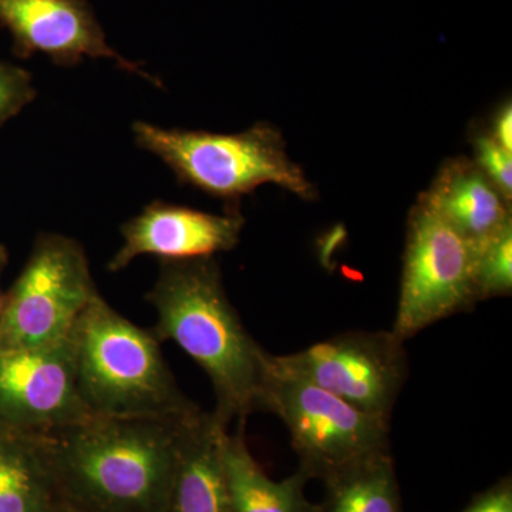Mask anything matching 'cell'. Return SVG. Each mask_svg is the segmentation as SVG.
Here are the masks:
<instances>
[{"label": "cell", "mask_w": 512, "mask_h": 512, "mask_svg": "<svg viewBox=\"0 0 512 512\" xmlns=\"http://www.w3.org/2000/svg\"><path fill=\"white\" fill-rule=\"evenodd\" d=\"M190 416L92 417L46 434L62 500L92 512H165Z\"/></svg>", "instance_id": "cell-1"}, {"label": "cell", "mask_w": 512, "mask_h": 512, "mask_svg": "<svg viewBox=\"0 0 512 512\" xmlns=\"http://www.w3.org/2000/svg\"><path fill=\"white\" fill-rule=\"evenodd\" d=\"M147 301L157 312L158 342L173 340L210 377L225 426L261 409L269 353L229 302L214 256L161 262Z\"/></svg>", "instance_id": "cell-2"}, {"label": "cell", "mask_w": 512, "mask_h": 512, "mask_svg": "<svg viewBox=\"0 0 512 512\" xmlns=\"http://www.w3.org/2000/svg\"><path fill=\"white\" fill-rule=\"evenodd\" d=\"M77 389L94 417H185L200 410L178 386L160 342L97 293L73 328Z\"/></svg>", "instance_id": "cell-3"}, {"label": "cell", "mask_w": 512, "mask_h": 512, "mask_svg": "<svg viewBox=\"0 0 512 512\" xmlns=\"http://www.w3.org/2000/svg\"><path fill=\"white\" fill-rule=\"evenodd\" d=\"M138 147L160 158L183 183L225 200H237L264 184L303 200L318 195L301 165L286 151L278 128L258 123L235 134L180 130L137 121Z\"/></svg>", "instance_id": "cell-4"}, {"label": "cell", "mask_w": 512, "mask_h": 512, "mask_svg": "<svg viewBox=\"0 0 512 512\" xmlns=\"http://www.w3.org/2000/svg\"><path fill=\"white\" fill-rule=\"evenodd\" d=\"M262 410L275 413L291 434L306 476L325 478L357 458L389 450L390 420L291 375L269 353Z\"/></svg>", "instance_id": "cell-5"}, {"label": "cell", "mask_w": 512, "mask_h": 512, "mask_svg": "<svg viewBox=\"0 0 512 512\" xmlns=\"http://www.w3.org/2000/svg\"><path fill=\"white\" fill-rule=\"evenodd\" d=\"M97 293L82 245L64 235H42L5 296L0 350L35 349L66 338Z\"/></svg>", "instance_id": "cell-6"}, {"label": "cell", "mask_w": 512, "mask_h": 512, "mask_svg": "<svg viewBox=\"0 0 512 512\" xmlns=\"http://www.w3.org/2000/svg\"><path fill=\"white\" fill-rule=\"evenodd\" d=\"M476 245L417 200L407 220L399 306L392 332L402 342L476 305Z\"/></svg>", "instance_id": "cell-7"}, {"label": "cell", "mask_w": 512, "mask_h": 512, "mask_svg": "<svg viewBox=\"0 0 512 512\" xmlns=\"http://www.w3.org/2000/svg\"><path fill=\"white\" fill-rule=\"evenodd\" d=\"M274 360L291 375L386 420H392L409 370L404 342L392 330L342 333Z\"/></svg>", "instance_id": "cell-8"}, {"label": "cell", "mask_w": 512, "mask_h": 512, "mask_svg": "<svg viewBox=\"0 0 512 512\" xmlns=\"http://www.w3.org/2000/svg\"><path fill=\"white\" fill-rule=\"evenodd\" d=\"M77 389L76 343L0 350V429L49 434L92 419Z\"/></svg>", "instance_id": "cell-9"}, {"label": "cell", "mask_w": 512, "mask_h": 512, "mask_svg": "<svg viewBox=\"0 0 512 512\" xmlns=\"http://www.w3.org/2000/svg\"><path fill=\"white\" fill-rule=\"evenodd\" d=\"M0 25L9 30L23 57L39 53L63 66L84 59L110 60L120 69L160 86L140 64L111 47L86 0H0Z\"/></svg>", "instance_id": "cell-10"}, {"label": "cell", "mask_w": 512, "mask_h": 512, "mask_svg": "<svg viewBox=\"0 0 512 512\" xmlns=\"http://www.w3.org/2000/svg\"><path fill=\"white\" fill-rule=\"evenodd\" d=\"M244 225L238 210L210 214L153 202L123 225V244L107 268L116 274L144 255L158 256L163 261L211 258L237 247Z\"/></svg>", "instance_id": "cell-11"}, {"label": "cell", "mask_w": 512, "mask_h": 512, "mask_svg": "<svg viewBox=\"0 0 512 512\" xmlns=\"http://www.w3.org/2000/svg\"><path fill=\"white\" fill-rule=\"evenodd\" d=\"M419 198L476 247L512 222L511 202L464 157L448 160Z\"/></svg>", "instance_id": "cell-12"}, {"label": "cell", "mask_w": 512, "mask_h": 512, "mask_svg": "<svg viewBox=\"0 0 512 512\" xmlns=\"http://www.w3.org/2000/svg\"><path fill=\"white\" fill-rule=\"evenodd\" d=\"M228 426L198 410L185 420L165 512H231L222 443Z\"/></svg>", "instance_id": "cell-13"}, {"label": "cell", "mask_w": 512, "mask_h": 512, "mask_svg": "<svg viewBox=\"0 0 512 512\" xmlns=\"http://www.w3.org/2000/svg\"><path fill=\"white\" fill-rule=\"evenodd\" d=\"M60 501L46 434L0 429V512H57Z\"/></svg>", "instance_id": "cell-14"}, {"label": "cell", "mask_w": 512, "mask_h": 512, "mask_svg": "<svg viewBox=\"0 0 512 512\" xmlns=\"http://www.w3.org/2000/svg\"><path fill=\"white\" fill-rule=\"evenodd\" d=\"M225 481L231 512H319L305 494L309 477L303 471L282 481L266 476L245 440L244 423L222 443Z\"/></svg>", "instance_id": "cell-15"}, {"label": "cell", "mask_w": 512, "mask_h": 512, "mask_svg": "<svg viewBox=\"0 0 512 512\" xmlns=\"http://www.w3.org/2000/svg\"><path fill=\"white\" fill-rule=\"evenodd\" d=\"M323 483L326 493L319 512H403L389 450L357 458L323 478Z\"/></svg>", "instance_id": "cell-16"}, {"label": "cell", "mask_w": 512, "mask_h": 512, "mask_svg": "<svg viewBox=\"0 0 512 512\" xmlns=\"http://www.w3.org/2000/svg\"><path fill=\"white\" fill-rule=\"evenodd\" d=\"M473 286L477 302L511 295L512 222L476 247Z\"/></svg>", "instance_id": "cell-17"}, {"label": "cell", "mask_w": 512, "mask_h": 512, "mask_svg": "<svg viewBox=\"0 0 512 512\" xmlns=\"http://www.w3.org/2000/svg\"><path fill=\"white\" fill-rule=\"evenodd\" d=\"M474 163L487 175L488 180L511 202L512 153L491 137L490 133H478L473 138Z\"/></svg>", "instance_id": "cell-18"}, {"label": "cell", "mask_w": 512, "mask_h": 512, "mask_svg": "<svg viewBox=\"0 0 512 512\" xmlns=\"http://www.w3.org/2000/svg\"><path fill=\"white\" fill-rule=\"evenodd\" d=\"M32 76L13 64L0 62V126L35 99Z\"/></svg>", "instance_id": "cell-19"}, {"label": "cell", "mask_w": 512, "mask_h": 512, "mask_svg": "<svg viewBox=\"0 0 512 512\" xmlns=\"http://www.w3.org/2000/svg\"><path fill=\"white\" fill-rule=\"evenodd\" d=\"M463 512H512L511 478H503L478 494Z\"/></svg>", "instance_id": "cell-20"}, {"label": "cell", "mask_w": 512, "mask_h": 512, "mask_svg": "<svg viewBox=\"0 0 512 512\" xmlns=\"http://www.w3.org/2000/svg\"><path fill=\"white\" fill-rule=\"evenodd\" d=\"M491 137L512 153V109L511 103L504 104L495 114Z\"/></svg>", "instance_id": "cell-21"}, {"label": "cell", "mask_w": 512, "mask_h": 512, "mask_svg": "<svg viewBox=\"0 0 512 512\" xmlns=\"http://www.w3.org/2000/svg\"><path fill=\"white\" fill-rule=\"evenodd\" d=\"M57 512H92L83 510V508L74 507V505L66 503V501H60L59 508H57Z\"/></svg>", "instance_id": "cell-22"}, {"label": "cell", "mask_w": 512, "mask_h": 512, "mask_svg": "<svg viewBox=\"0 0 512 512\" xmlns=\"http://www.w3.org/2000/svg\"><path fill=\"white\" fill-rule=\"evenodd\" d=\"M3 308H5V296H0V315H2Z\"/></svg>", "instance_id": "cell-23"}]
</instances>
